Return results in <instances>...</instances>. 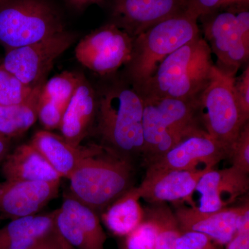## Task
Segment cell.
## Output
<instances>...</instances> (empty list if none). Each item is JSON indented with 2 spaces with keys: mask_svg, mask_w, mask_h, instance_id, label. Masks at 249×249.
I'll use <instances>...</instances> for the list:
<instances>
[{
  "mask_svg": "<svg viewBox=\"0 0 249 249\" xmlns=\"http://www.w3.org/2000/svg\"><path fill=\"white\" fill-rule=\"evenodd\" d=\"M97 93L96 132L101 145L130 159L143 150L144 100L124 78L104 85Z\"/></svg>",
  "mask_w": 249,
  "mask_h": 249,
  "instance_id": "1",
  "label": "cell"
},
{
  "mask_svg": "<svg viewBox=\"0 0 249 249\" xmlns=\"http://www.w3.org/2000/svg\"><path fill=\"white\" fill-rule=\"evenodd\" d=\"M234 92L242 115L246 120L249 119V66L247 64L245 70L239 77L234 79Z\"/></svg>",
  "mask_w": 249,
  "mask_h": 249,
  "instance_id": "32",
  "label": "cell"
},
{
  "mask_svg": "<svg viewBox=\"0 0 249 249\" xmlns=\"http://www.w3.org/2000/svg\"><path fill=\"white\" fill-rule=\"evenodd\" d=\"M57 231L75 249H104L107 235L99 214L78 201L71 194L65 196L55 210Z\"/></svg>",
  "mask_w": 249,
  "mask_h": 249,
  "instance_id": "10",
  "label": "cell"
},
{
  "mask_svg": "<svg viewBox=\"0 0 249 249\" xmlns=\"http://www.w3.org/2000/svg\"><path fill=\"white\" fill-rule=\"evenodd\" d=\"M29 249H75L67 242L55 227Z\"/></svg>",
  "mask_w": 249,
  "mask_h": 249,
  "instance_id": "34",
  "label": "cell"
},
{
  "mask_svg": "<svg viewBox=\"0 0 249 249\" xmlns=\"http://www.w3.org/2000/svg\"><path fill=\"white\" fill-rule=\"evenodd\" d=\"M132 160L101 144L69 178L72 196L98 214L132 188Z\"/></svg>",
  "mask_w": 249,
  "mask_h": 249,
  "instance_id": "3",
  "label": "cell"
},
{
  "mask_svg": "<svg viewBox=\"0 0 249 249\" xmlns=\"http://www.w3.org/2000/svg\"><path fill=\"white\" fill-rule=\"evenodd\" d=\"M78 39L63 31L35 43L6 51L1 66L31 88L45 83L54 62Z\"/></svg>",
  "mask_w": 249,
  "mask_h": 249,
  "instance_id": "7",
  "label": "cell"
},
{
  "mask_svg": "<svg viewBox=\"0 0 249 249\" xmlns=\"http://www.w3.org/2000/svg\"><path fill=\"white\" fill-rule=\"evenodd\" d=\"M204 38L217 58L215 66L230 76L248 62L249 47L245 45L234 9L201 16Z\"/></svg>",
  "mask_w": 249,
  "mask_h": 249,
  "instance_id": "9",
  "label": "cell"
},
{
  "mask_svg": "<svg viewBox=\"0 0 249 249\" xmlns=\"http://www.w3.org/2000/svg\"><path fill=\"white\" fill-rule=\"evenodd\" d=\"M66 108L52 102L47 98H39L37 120L45 130L59 129Z\"/></svg>",
  "mask_w": 249,
  "mask_h": 249,
  "instance_id": "30",
  "label": "cell"
},
{
  "mask_svg": "<svg viewBox=\"0 0 249 249\" xmlns=\"http://www.w3.org/2000/svg\"><path fill=\"white\" fill-rule=\"evenodd\" d=\"M83 76L69 71L55 75L46 80L42 85L40 96L67 108Z\"/></svg>",
  "mask_w": 249,
  "mask_h": 249,
  "instance_id": "25",
  "label": "cell"
},
{
  "mask_svg": "<svg viewBox=\"0 0 249 249\" xmlns=\"http://www.w3.org/2000/svg\"><path fill=\"white\" fill-rule=\"evenodd\" d=\"M225 249H249V209L242 215L237 231Z\"/></svg>",
  "mask_w": 249,
  "mask_h": 249,
  "instance_id": "33",
  "label": "cell"
},
{
  "mask_svg": "<svg viewBox=\"0 0 249 249\" xmlns=\"http://www.w3.org/2000/svg\"><path fill=\"white\" fill-rule=\"evenodd\" d=\"M97 107V93L83 76L64 113L59 127L62 137L74 146L81 145L93 128Z\"/></svg>",
  "mask_w": 249,
  "mask_h": 249,
  "instance_id": "17",
  "label": "cell"
},
{
  "mask_svg": "<svg viewBox=\"0 0 249 249\" xmlns=\"http://www.w3.org/2000/svg\"><path fill=\"white\" fill-rule=\"evenodd\" d=\"M228 157L231 166L249 173V124L247 123L241 129L237 139L229 147Z\"/></svg>",
  "mask_w": 249,
  "mask_h": 249,
  "instance_id": "29",
  "label": "cell"
},
{
  "mask_svg": "<svg viewBox=\"0 0 249 249\" xmlns=\"http://www.w3.org/2000/svg\"><path fill=\"white\" fill-rule=\"evenodd\" d=\"M1 174L9 181H60L62 177L31 142L10 152L1 163Z\"/></svg>",
  "mask_w": 249,
  "mask_h": 249,
  "instance_id": "19",
  "label": "cell"
},
{
  "mask_svg": "<svg viewBox=\"0 0 249 249\" xmlns=\"http://www.w3.org/2000/svg\"><path fill=\"white\" fill-rule=\"evenodd\" d=\"M187 12L198 19L201 16L217 11L249 6V0H187Z\"/></svg>",
  "mask_w": 249,
  "mask_h": 249,
  "instance_id": "28",
  "label": "cell"
},
{
  "mask_svg": "<svg viewBox=\"0 0 249 249\" xmlns=\"http://www.w3.org/2000/svg\"><path fill=\"white\" fill-rule=\"evenodd\" d=\"M60 181L0 182V219H18L39 213L58 196Z\"/></svg>",
  "mask_w": 249,
  "mask_h": 249,
  "instance_id": "14",
  "label": "cell"
},
{
  "mask_svg": "<svg viewBox=\"0 0 249 249\" xmlns=\"http://www.w3.org/2000/svg\"><path fill=\"white\" fill-rule=\"evenodd\" d=\"M134 187L114 201L101 213L107 229L116 235L127 236L142 222L145 210Z\"/></svg>",
  "mask_w": 249,
  "mask_h": 249,
  "instance_id": "22",
  "label": "cell"
},
{
  "mask_svg": "<svg viewBox=\"0 0 249 249\" xmlns=\"http://www.w3.org/2000/svg\"><path fill=\"white\" fill-rule=\"evenodd\" d=\"M55 213L12 219L0 229V249H29L55 228Z\"/></svg>",
  "mask_w": 249,
  "mask_h": 249,
  "instance_id": "21",
  "label": "cell"
},
{
  "mask_svg": "<svg viewBox=\"0 0 249 249\" xmlns=\"http://www.w3.org/2000/svg\"><path fill=\"white\" fill-rule=\"evenodd\" d=\"M145 214L152 219L157 228L156 249H176V242L182 231L174 211L164 203L152 204L145 210Z\"/></svg>",
  "mask_w": 249,
  "mask_h": 249,
  "instance_id": "24",
  "label": "cell"
},
{
  "mask_svg": "<svg viewBox=\"0 0 249 249\" xmlns=\"http://www.w3.org/2000/svg\"><path fill=\"white\" fill-rule=\"evenodd\" d=\"M134 38L110 22L85 36L75 48L77 60L101 76H109L124 66L132 55Z\"/></svg>",
  "mask_w": 249,
  "mask_h": 249,
  "instance_id": "8",
  "label": "cell"
},
{
  "mask_svg": "<svg viewBox=\"0 0 249 249\" xmlns=\"http://www.w3.org/2000/svg\"><path fill=\"white\" fill-rule=\"evenodd\" d=\"M31 143L42 154L47 161L62 177L69 178L80 162L91 155L97 144L74 146L62 135L52 131L39 130Z\"/></svg>",
  "mask_w": 249,
  "mask_h": 249,
  "instance_id": "18",
  "label": "cell"
},
{
  "mask_svg": "<svg viewBox=\"0 0 249 249\" xmlns=\"http://www.w3.org/2000/svg\"><path fill=\"white\" fill-rule=\"evenodd\" d=\"M249 209L248 200L241 206H228L213 212H204L196 206L178 204L174 213L182 231L201 232L224 247L235 235L241 218Z\"/></svg>",
  "mask_w": 249,
  "mask_h": 249,
  "instance_id": "13",
  "label": "cell"
},
{
  "mask_svg": "<svg viewBox=\"0 0 249 249\" xmlns=\"http://www.w3.org/2000/svg\"><path fill=\"white\" fill-rule=\"evenodd\" d=\"M187 0H114L113 22L132 38L162 21L186 12Z\"/></svg>",
  "mask_w": 249,
  "mask_h": 249,
  "instance_id": "11",
  "label": "cell"
},
{
  "mask_svg": "<svg viewBox=\"0 0 249 249\" xmlns=\"http://www.w3.org/2000/svg\"><path fill=\"white\" fill-rule=\"evenodd\" d=\"M5 1H6V0H0V4H2Z\"/></svg>",
  "mask_w": 249,
  "mask_h": 249,
  "instance_id": "37",
  "label": "cell"
},
{
  "mask_svg": "<svg viewBox=\"0 0 249 249\" xmlns=\"http://www.w3.org/2000/svg\"><path fill=\"white\" fill-rule=\"evenodd\" d=\"M227 157V149L209 134H196L184 139L158 160L147 165L146 173L167 170L203 169L199 168L200 165L214 168Z\"/></svg>",
  "mask_w": 249,
  "mask_h": 249,
  "instance_id": "12",
  "label": "cell"
},
{
  "mask_svg": "<svg viewBox=\"0 0 249 249\" xmlns=\"http://www.w3.org/2000/svg\"><path fill=\"white\" fill-rule=\"evenodd\" d=\"M34 88L24 85L0 65V106L22 103L27 99Z\"/></svg>",
  "mask_w": 249,
  "mask_h": 249,
  "instance_id": "26",
  "label": "cell"
},
{
  "mask_svg": "<svg viewBox=\"0 0 249 249\" xmlns=\"http://www.w3.org/2000/svg\"><path fill=\"white\" fill-rule=\"evenodd\" d=\"M214 67L212 52L201 35L165 58L137 90L142 98L195 100L209 84Z\"/></svg>",
  "mask_w": 249,
  "mask_h": 249,
  "instance_id": "2",
  "label": "cell"
},
{
  "mask_svg": "<svg viewBox=\"0 0 249 249\" xmlns=\"http://www.w3.org/2000/svg\"><path fill=\"white\" fill-rule=\"evenodd\" d=\"M197 21L186 11L155 24L134 38L131 58L124 65V79L139 89L165 58L201 35Z\"/></svg>",
  "mask_w": 249,
  "mask_h": 249,
  "instance_id": "4",
  "label": "cell"
},
{
  "mask_svg": "<svg viewBox=\"0 0 249 249\" xmlns=\"http://www.w3.org/2000/svg\"><path fill=\"white\" fill-rule=\"evenodd\" d=\"M249 174L235 167L206 172L196 185L200 194L199 206L204 212H213L228 207L249 191Z\"/></svg>",
  "mask_w": 249,
  "mask_h": 249,
  "instance_id": "16",
  "label": "cell"
},
{
  "mask_svg": "<svg viewBox=\"0 0 249 249\" xmlns=\"http://www.w3.org/2000/svg\"><path fill=\"white\" fill-rule=\"evenodd\" d=\"M213 169L205 168L196 170H167L146 173L140 186L134 188L139 197L150 204L190 201L196 185L206 172Z\"/></svg>",
  "mask_w": 249,
  "mask_h": 249,
  "instance_id": "15",
  "label": "cell"
},
{
  "mask_svg": "<svg viewBox=\"0 0 249 249\" xmlns=\"http://www.w3.org/2000/svg\"><path fill=\"white\" fill-rule=\"evenodd\" d=\"M153 103L164 128L180 142L196 134H206L199 119L196 98H143ZM207 134V133H206Z\"/></svg>",
  "mask_w": 249,
  "mask_h": 249,
  "instance_id": "20",
  "label": "cell"
},
{
  "mask_svg": "<svg viewBox=\"0 0 249 249\" xmlns=\"http://www.w3.org/2000/svg\"><path fill=\"white\" fill-rule=\"evenodd\" d=\"M65 30L61 18L45 0H6L0 4V45L6 51Z\"/></svg>",
  "mask_w": 249,
  "mask_h": 249,
  "instance_id": "6",
  "label": "cell"
},
{
  "mask_svg": "<svg viewBox=\"0 0 249 249\" xmlns=\"http://www.w3.org/2000/svg\"><path fill=\"white\" fill-rule=\"evenodd\" d=\"M235 78L214 65L209 84L196 98L198 114L204 130L228 152L241 129L249 123L236 99Z\"/></svg>",
  "mask_w": 249,
  "mask_h": 249,
  "instance_id": "5",
  "label": "cell"
},
{
  "mask_svg": "<svg viewBox=\"0 0 249 249\" xmlns=\"http://www.w3.org/2000/svg\"><path fill=\"white\" fill-rule=\"evenodd\" d=\"M44 83L36 86L22 103L0 106V134L9 139L19 137L36 124L39 98Z\"/></svg>",
  "mask_w": 249,
  "mask_h": 249,
  "instance_id": "23",
  "label": "cell"
},
{
  "mask_svg": "<svg viewBox=\"0 0 249 249\" xmlns=\"http://www.w3.org/2000/svg\"><path fill=\"white\" fill-rule=\"evenodd\" d=\"M11 139L0 134V164L3 163L9 155L11 149Z\"/></svg>",
  "mask_w": 249,
  "mask_h": 249,
  "instance_id": "35",
  "label": "cell"
},
{
  "mask_svg": "<svg viewBox=\"0 0 249 249\" xmlns=\"http://www.w3.org/2000/svg\"><path fill=\"white\" fill-rule=\"evenodd\" d=\"M209 236L196 231H182L176 242V249H222Z\"/></svg>",
  "mask_w": 249,
  "mask_h": 249,
  "instance_id": "31",
  "label": "cell"
},
{
  "mask_svg": "<svg viewBox=\"0 0 249 249\" xmlns=\"http://www.w3.org/2000/svg\"><path fill=\"white\" fill-rule=\"evenodd\" d=\"M106 0H68L69 2L77 9H83L91 4H102Z\"/></svg>",
  "mask_w": 249,
  "mask_h": 249,
  "instance_id": "36",
  "label": "cell"
},
{
  "mask_svg": "<svg viewBox=\"0 0 249 249\" xmlns=\"http://www.w3.org/2000/svg\"><path fill=\"white\" fill-rule=\"evenodd\" d=\"M157 238V226L145 214L142 222L127 235L125 249H156Z\"/></svg>",
  "mask_w": 249,
  "mask_h": 249,
  "instance_id": "27",
  "label": "cell"
}]
</instances>
